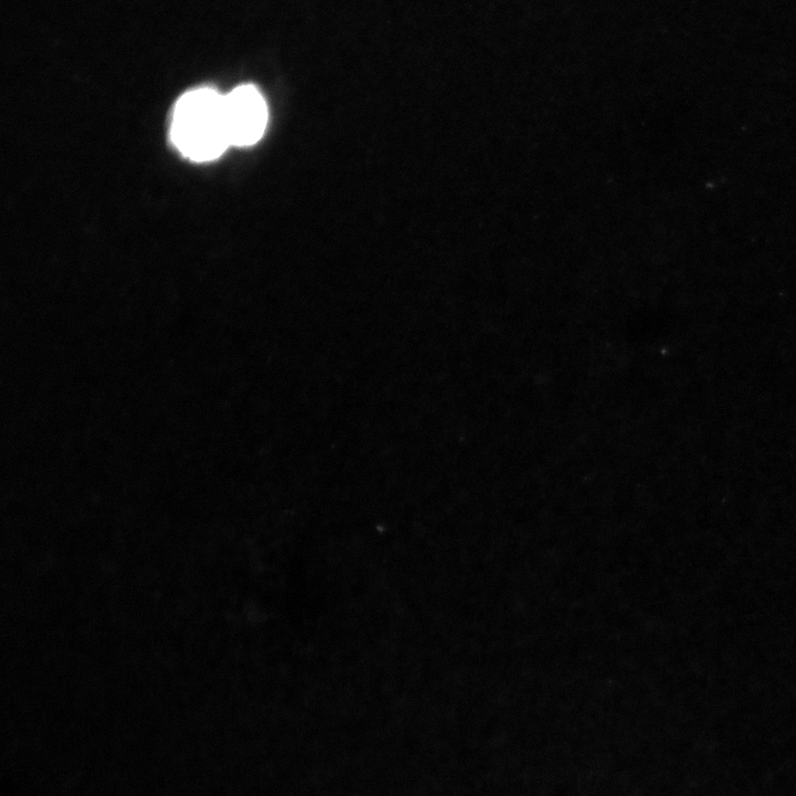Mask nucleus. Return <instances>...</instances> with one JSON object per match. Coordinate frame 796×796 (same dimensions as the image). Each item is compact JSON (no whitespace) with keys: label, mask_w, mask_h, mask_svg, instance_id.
<instances>
[{"label":"nucleus","mask_w":796,"mask_h":796,"mask_svg":"<svg viewBox=\"0 0 796 796\" xmlns=\"http://www.w3.org/2000/svg\"><path fill=\"white\" fill-rule=\"evenodd\" d=\"M171 138L180 153L197 161L219 157L230 144L223 96L210 88L182 95L171 122Z\"/></svg>","instance_id":"nucleus-1"},{"label":"nucleus","mask_w":796,"mask_h":796,"mask_svg":"<svg viewBox=\"0 0 796 796\" xmlns=\"http://www.w3.org/2000/svg\"><path fill=\"white\" fill-rule=\"evenodd\" d=\"M223 109L231 145L248 146L261 138L268 112L262 95L254 86H239L223 96Z\"/></svg>","instance_id":"nucleus-2"}]
</instances>
